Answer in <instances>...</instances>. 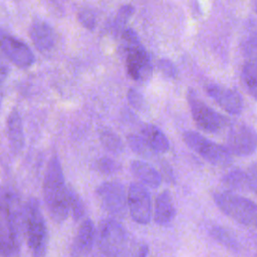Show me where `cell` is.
<instances>
[{"mask_svg":"<svg viewBox=\"0 0 257 257\" xmlns=\"http://www.w3.org/2000/svg\"><path fill=\"white\" fill-rule=\"evenodd\" d=\"M43 197L50 218L61 223L69 215L68 193L60 161L56 155L48 162L43 182Z\"/></svg>","mask_w":257,"mask_h":257,"instance_id":"6da1fadb","label":"cell"},{"mask_svg":"<svg viewBox=\"0 0 257 257\" xmlns=\"http://www.w3.org/2000/svg\"><path fill=\"white\" fill-rule=\"evenodd\" d=\"M121 40L125 54L127 74L136 81L147 82L152 76L153 64L138 34L133 29L126 28L121 33Z\"/></svg>","mask_w":257,"mask_h":257,"instance_id":"7a4b0ae2","label":"cell"},{"mask_svg":"<svg viewBox=\"0 0 257 257\" xmlns=\"http://www.w3.org/2000/svg\"><path fill=\"white\" fill-rule=\"evenodd\" d=\"M214 201L228 217L241 225L257 227V204L231 191L217 192Z\"/></svg>","mask_w":257,"mask_h":257,"instance_id":"3957f363","label":"cell"},{"mask_svg":"<svg viewBox=\"0 0 257 257\" xmlns=\"http://www.w3.org/2000/svg\"><path fill=\"white\" fill-rule=\"evenodd\" d=\"M24 211L27 246L34 256H43L47 249L48 234L38 201L34 198L29 199L24 206Z\"/></svg>","mask_w":257,"mask_h":257,"instance_id":"277c9868","label":"cell"},{"mask_svg":"<svg viewBox=\"0 0 257 257\" xmlns=\"http://www.w3.org/2000/svg\"><path fill=\"white\" fill-rule=\"evenodd\" d=\"M96 241L100 252L106 256L130 255V236L123 226L114 218L99 222L96 229Z\"/></svg>","mask_w":257,"mask_h":257,"instance_id":"5b68a950","label":"cell"},{"mask_svg":"<svg viewBox=\"0 0 257 257\" xmlns=\"http://www.w3.org/2000/svg\"><path fill=\"white\" fill-rule=\"evenodd\" d=\"M186 145L200 155L204 160L218 167H228L232 164V154L225 146L218 145L199 133L188 131L183 135Z\"/></svg>","mask_w":257,"mask_h":257,"instance_id":"8992f818","label":"cell"},{"mask_svg":"<svg viewBox=\"0 0 257 257\" xmlns=\"http://www.w3.org/2000/svg\"><path fill=\"white\" fill-rule=\"evenodd\" d=\"M96 195L102 208L113 218H123L127 211V192L124 186L115 181L98 186Z\"/></svg>","mask_w":257,"mask_h":257,"instance_id":"52a82bcc","label":"cell"},{"mask_svg":"<svg viewBox=\"0 0 257 257\" xmlns=\"http://www.w3.org/2000/svg\"><path fill=\"white\" fill-rule=\"evenodd\" d=\"M187 99L193 119L199 128L207 133H217L226 125L227 119L200 99L194 90L188 91Z\"/></svg>","mask_w":257,"mask_h":257,"instance_id":"ba28073f","label":"cell"},{"mask_svg":"<svg viewBox=\"0 0 257 257\" xmlns=\"http://www.w3.org/2000/svg\"><path fill=\"white\" fill-rule=\"evenodd\" d=\"M225 147L232 155L250 156L257 150V132L246 123H234L227 134Z\"/></svg>","mask_w":257,"mask_h":257,"instance_id":"9c48e42d","label":"cell"},{"mask_svg":"<svg viewBox=\"0 0 257 257\" xmlns=\"http://www.w3.org/2000/svg\"><path fill=\"white\" fill-rule=\"evenodd\" d=\"M127 208L131 217L138 224L146 225L152 218V202L146 186L132 183L127 190Z\"/></svg>","mask_w":257,"mask_h":257,"instance_id":"30bf717a","label":"cell"},{"mask_svg":"<svg viewBox=\"0 0 257 257\" xmlns=\"http://www.w3.org/2000/svg\"><path fill=\"white\" fill-rule=\"evenodd\" d=\"M0 49L14 65L20 68L29 67L34 62V55L30 48L3 30H0Z\"/></svg>","mask_w":257,"mask_h":257,"instance_id":"8fae6325","label":"cell"},{"mask_svg":"<svg viewBox=\"0 0 257 257\" xmlns=\"http://www.w3.org/2000/svg\"><path fill=\"white\" fill-rule=\"evenodd\" d=\"M10 192L9 189L0 187V243L5 249L6 256H15L19 254L20 244L13 237L10 228Z\"/></svg>","mask_w":257,"mask_h":257,"instance_id":"7c38bea8","label":"cell"},{"mask_svg":"<svg viewBox=\"0 0 257 257\" xmlns=\"http://www.w3.org/2000/svg\"><path fill=\"white\" fill-rule=\"evenodd\" d=\"M206 91L225 111L231 114H239L243 109V101L240 94L232 88L219 83H209Z\"/></svg>","mask_w":257,"mask_h":257,"instance_id":"4fadbf2b","label":"cell"},{"mask_svg":"<svg viewBox=\"0 0 257 257\" xmlns=\"http://www.w3.org/2000/svg\"><path fill=\"white\" fill-rule=\"evenodd\" d=\"M96 241V229L90 219H85L80 224L72 246L73 255L88 254Z\"/></svg>","mask_w":257,"mask_h":257,"instance_id":"5bb4252c","label":"cell"},{"mask_svg":"<svg viewBox=\"0 0 257 257\" xmlns=\"http://www.w3.org/2000/svg\"><path fill=\"white\" fill-rule=\"evenodd\" d=\"M30 38L40 52L50 51L55 44V34L49 24L42 20H37L32 23L29 31Z\"/></svg>","mask_w":257,"mask_h":257,"instance_id":"9a60e30c","label":"cell"},{"mask_svg":"<svg viewBox=\"0 0 257 257\" xmlns=\"http://www.w3.org/2000/svg\"><path fill=\"white\" fill-rule=\"evenodd\" d=\"M130 169L132 174L146 187L157 189L162 183V175L147 162L133 161Z\"/></svg>","mask_w":257,"mask_h":257,"instance_id":"2e32d148","label":"cell"},{"mask_svg":"<svg viewBox=\"0 0 257 257\" xmlns=\"http://www.w3.org/2000/svg\"><path fill=\"white\" fill-rule=\"evenodd\" d=\"M176 215V210L171 193L168 190L162 191L155 201L154 219L159 225L169 224Z\"/></svg>","mask_w":257,"mask_h":257,"instance_id":"e0dca14e","label":"cell"},{"mask_svg":"<svg viewBox=\"0 0 257 257\" xmlns=\"http://www.w3.org/2000/svg\"><path fill=\"white\" fill-rule=\"evenodd\" d=\"M7 134L12 151L19 153L24 145V134L22 120L16 109H13L7 118Z\"/></svg>","mask_w":257,"mask_h":257,"instance_id":"ac0fdd59","label":"cell"},{"mask_svg":"<svg viewBox=\"0 0 257 257\" xmlns=\"http://www.w3.org/2000/svg\"><path fill=\"white\" fill-rule=\"evenodd\" d=\"M141 136L157 153H166L170 149V143L166 135L156 125L145 123L141 127Z\"/></svg>","mask_w":257,"mask_h":257,"instance_id":"d6986e66","label":"cell"},{"mask_svg":"<svg viewBox=\"0 0 257 257\" xmlns=\"http://www.w3.org/2000/svg\"><path fill=\"white\" fill-rule=\"evenodd\" d=\"M222 183L231 192L237 191H249V179L247 172L240 169H235L228 172L222 178Z\"/></svg>","mask_w":257,"mask_h":257,"instance_id":"ffe728a7","label":"cell"},{"mask_svg":"<svg viewBox=\"0 0 257 257\" xmlns=\"http://www.w3.org/2000/svg\"><path fill=\"white\" fill-rule=\"evenodd\" d=\"M241 79L248 93L257 100V64L246 62L241 71Z\"/></svg>","mask_w":257,"mask_h":257,"instance_id":"44dd1931","label":"cell"},{"mask_svg":"<svg viewBox=\"0 0 257 257\" xmlns=\"http://www.w3.org/2000/svg\"><path fill=\"white\" fill-rule=\"evenodd\" d=\"M130 148L139 156L145 159H153L157 152L152 149V147L146 142V140L141 135L131 134L126 138Z\"/></svg>","mask_w":257,"mask_h":257,"instance_id":"7402d4cb","label":"cell"},{"mask_svg":"<svg viewBox=\"0 0 257 257\" xmlns=\"http://www.w3.org/2000/svg\"><path fill=\"white\" fill-rule=\"evenodd\" d=\"M99 139L102 146L113 154H121L124 150L121 139L109 128H102L99 133Z\"/></svg>","mask_w":257,"mask_h":257,"instance_id":"603a6c76","label":"cell"},{"mask_svg":"<svg viewBox=\"0 0 257 257\" xmlns=\"http://www.w3.org/2000/svg\"><path fill=\"white\" fill-rule=\"evenodd\" d=\"M68 193V205H69V214L75 221L80 220L84 215V205L78 196V194L71 188L67 187Z\"/></svg>","mask_w":257,"mask_h":257,"instance_id":"cb8c5ba5","label":"cell"},{"mask_svg":"<svg viewBox=\"0 0 257 257\" xmlns=\"http://www.w3.org/2000/svg\"><path fill=\"white\" fill-rule=\"evenodd\" d=\"M134 11H135V9L132 5H123L117 10L115 17L112 21V25H111V28L114 33L122 32L128 19L134 14Z\"/></svg>","mask_w":257,"mask_h":257,"instance_id":"d4e9b609","label":"cell"},{"mask_svg":"<svg viewBox=\"0 0 257 257\" xmlns=\"http://www.w3.org/2000/svg\"><path fill=\"white\" fill-rule=\"evenodd\" d=\"M96 168L102 174L111 175V174H115L118 171H120L121 166L118 162H116L110 158L103 157V158H100L99 160H97Z\"/></svg>","mask_w":257,"mask_h":257,"instance_id":"484cf974","label":"cell"},{"mask_svg":"<svg viewBox=\"0 0 257 257\" xmlns=\"http://www.w3.org/2000/svg\"><path fill=\"white\" fill-rule=\"evenodd\" d=\"M127 101L128 103L139 111H145L148 107L147 102L143 94L135 88H130L127 91Z\"/></svg>","mask_w":257,"mask_h":257,"instance_id":"4316f807","label":"cell"},{"mask_svg":"<svg viewBox=\"0 0 257 257\" xmlns=\"http://www.w3.org/2000/svg\"><path fill=\"white\" fill-rule=\"evenodd\" d=\"M243 50L245 55L249 58V61L257 64V32L253 33L245 40Z\"/></svg>","mask_w":257,"mask_h":257,"instance_id":"83f0119b","label":"cell"},{"mask_svg":"<svg viewBox=\"0 0 257 257\" xmlns=\"http://www.w3.org/2000/svg\"><path fill=\"white\" fill-rule=\"evenodd\" d=\"M78 20L82 26L86 29L93 30L96 24V16L93 10L89 8H83L78 12Z\"/></svg>","mask_w":257,"mask_h":257,"instance_id":"f1b7e54d","label":"cell"},{"mask_svg":"<svg viewBox=\"0 0 257 257\" xmlns=\"http://www.w3.org/2000/svg\"><path fill=\"white\" fill-rule=\"evenodd\" d=\"M158 69L159 71L168 78H175L178 74V69L176 65L167 58H161L158 61Z\"/></svg>","mask_w":257,"mask_h":257,"instance_id":"f546056e","label":"cell"},{"mask_svg":"<svg viewBox=\"0 0 257 257\" xmlns=\"http://www.w3.org/2000/svg\"><path fill=\"white\" fill-rule=\"evenodd\" d=\"M212 235H213L217 240H219L220 242H222L223 244H225V245H227V246H229V247L235 245L234 241L230 238V236L227 234V232L224 231V230L221 229V228H214V229L212 230Z\"/></svg>","mask_w":257,"mask_h":257,"instance_id":"4dcf8cb0","label":"cell"},{"mask_svg":"<svg viewBox=\"0 0 257 257\" xmlns=\"http://www.w3.org/2000/svg\"><path fill=\"white\" fill-rule=\"evenodd\" d=\"M248 179H249V186L250 190L254 191L257 194V165L251 167L248 172Z\"/></svg>","mask_w":257,"mask_h":257,"instance_id":"1f68e13d","label":"cell"},{"mask_svg":"<svg viewBox=\"0 0 257 257\" xmlns=\"http://www.w3.org/2000/svg\"><path fill=\"white\" fill-rule=\"evenodd\" d=\"M7 74H8V69L7 67L0 62V84L6 79L7 77Z\"/></svg>","mask_w":257,"mask_h":257,"instance_id":"d6a6232c","label":"cell"},{"mask_svg":"<svg viewBox=\"0 0 257 257\" xmlns=\"http://www.w3.org/2000/svg\"><path fill=\"white\" fill-rule=\"evenodd\" d=\"M148 254H149V248L147 245H141L136 251V256H147Z\"/></svg>","mask_w":257,"mask_h":257,"instance_id":"836d02e7","label":"cell"},{"mask_svg":"<svg viewBox=\"0 0 257 257\" xmlns=\"http://www.w3.org/2000/svg\"><path fill=\"white\" fill-rule=\"evenodd\" d=\"M255 8H256V12H257V0H255Z\"/></svg>","mask_w":257,"mask_h":257,"instance_id":"e575fe53","label":"cell"}]
</instances>
